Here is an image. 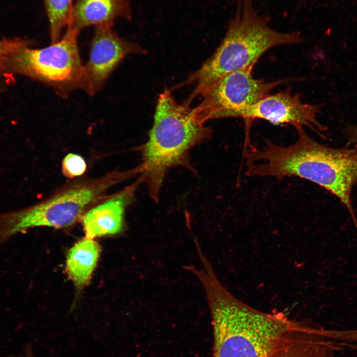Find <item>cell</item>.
I'll return each instance as SVG.
<instances>
[{
    "instance_id": "obj_5",
    "label": "cell",
    "mask_w": 357,
    "mask_h": 357,
    "mask_svg": "<svg viewBox=\"0 0 357 357\" xmlns=\"http://www.w3.org/2000/svg\"><path fill=\"white\" fill-rule=\"evenodd\" d=\"M79 32L67 27L64 35L48 47L33 49L27 40L16 38L5 59V70L45 83L63 97L81 88L84 65L77 38Z\"/></svg>"
},
{
    "instance_id": "obj_8",
    "label": "cell",
    "mask_w": 357,
    "mask_h": 357,
    "mask_svg": "<svg viewBox=\"0 0 357 357\" xmlns=\"http://www.w3.org/2000/svg\"><path fill=\"white\" fill-rule=\"evenodd\" d=\"M320 107L303 103L298 94L288 88L273 95H268L255 104L232 113L230 118H242L246 121L254 119L267 120L273 124H289L296 129L307 126L321 137L327 127L317 119Z\"/></svg>"
},
{
    "instance_id": "obj_17",
    "label": "cell",
    "mask_w": 357,
    "mask_h": 357,
    "mask_svg": "<svg viewBox=\"0 0 357 357\" xmlns=\"http://www.w3.org/2000/svg\"><path fill=\"white\" fill-rule=\"evenodd\" d=\"M343 132L346 140V146L357 148V124H348L344 127Z\"/></svg>"
},
{
    "instance_id": "obj_7",
    "label": "cell",
    "mask_w": 357,
    "mask_h": 357,
    "mask_svg": "<svg viewBox=\"0 0 357 357\" xmlns=\"http://www.w3.org/2000/svg\"><path fill=\"white\" fill-rule=\"evenodd\" d=\"M254 66L230 73L218 79L201 94L202 101L194 112L202 122L230 118L235 111L250 106L269 94L277 86L290 80L268 82L252 76Z\"/></svg>"
},
{
    "instance_id": "obj_2",
    "label": "cell",
    "mask_w": 357,
    "mask_h": 357,
    "mask_svg": "<svg viewBox=\"0 0 357 357\" xmlns=\"http://www.w3.org/2000/svg\"><path fill=\"white\" fill-rule=\"evenodd\" d=\"M206 295L213 331L212 357H266L295 321L243 304L220 283L213 270L198 275Z\"/></svg>"
},
{
    "instance_id": "obj_14",
    "label": "cell",
    "mask_w": 357,
    "mask_h": 357,
    "mask_svg": "<svg viewBox=\"0 0 357 357\" xmlns=\"http://www.w3.org/2000/svg\"><path fill=\"white\" fill-rule=\"evenodd\" d=\"M74 0H44L49 20L51 43L59 40L68 26Z\"/></svg>"
},
{
    "instance_id": "obj_4",
    "label": "cell",
    "mask_w": 357,
    "mask_h": 357,
    "mask_svg": "<svg viewBox=\"0 0 357 357\" xmlns=\"http://www.w3.org/2000/svg\"><path fill=\"white\" fill-rule=\"evenodd\" d=\"M302 40L298 32L281 33L273 30L266 20L258 15L252 0H240L218 48L184 82L195 85L186 102L190 104L222 76L254 66L260 57L271 48L297 44Z\"/></svg>"
},
{
    "instance_id": "obj_11",
    "label": "cell",
    "mask_w": 357,
    "mask_h": 357,
    "mask_svg": "<svg viewBox=\"0 0 357 357\" xmlns=\"http://www.w3.org/2000/svg\"><path fill=\"white\" fill-rule=\"evenodd\" d=\"M142 182L143 180L140 177L130 186L86 212L82 216L85 238L93 239L120 233L124 226L125 208Z\"/></svg>"
},
{
    "instance_id": "obj_3",
    "label": "cell",
    "mask_w": 357,
    "mask_h": 357,
    "mask_svg": "<svg viewBox=\"0 0 357 357\" xmlns=\"http://www.w3.org/2000/svg\"><path fill=\"white\" fill-rule=\"evenodd\" d=\"M211 135L193 108L178 103L170 90L159 95L148 139L140 147L142 161L138 166L152 199L158 201L164 178L171 169L182 167L196 174L189 152Z\"/></svg>"
},
{
    "instance_id": "obj_6",
    "label": "cell",
    "mask_w": 357,
    "mask_h": 357,
    "mask_svg": "<svg viewBox=\"0 0 357 357\" xmlns=\"http://www.w3.org/2000/svg\"><path fill=\"white\" fill-rule=\"evenodd\" d=\"M128 173L112 175L97 181L67 188L31 206L0 213V243L38 227L64 228L82 217L87 208Z\"/></svg>"
},
{
    "instance_id": "obj_1",
    "label": "cell",
    "mask_w": 357,
    "mask_h": 357,
    "mask_svg": "<svg viewBox=\"0 0 357 357\" xmlns=\"http://www.w3.org/2000/svg\"><path fill=\"white\" fill-rule=\"evenodd\" d=\"M296 142L287 146L266 140L261 148L250 145L245 151L246 175L282 179L297 177L323 187L336 196L356 223L352 191L357 183V148H334L297 128Z\"/></svg>"
},
{
    "instance_id": "obj_13",
    "label": "cell",
    "mask_w": 357,
    "mask_h": 357,
    "mask_svg": "<svg viewBox=\"0 0 357 357\" xmlns=\"http://www.w3.org/2000/svg\"><path fill=\"white\" fill-rule=\"evenodd\" d=\"M99 254L98 244L88 238L79 241L69 250L66 270L77 288H81L89 282Z\"/></svg>"
},
{
    "instance_id": "obj_9",
    "label": "cell",
    "mask_w": 357,
    "mask_h": 357,
    "mask_svg": "<svg viewBox=\"0 0 357 357\" xmlns=\"http://www.w3.org/2000/svg\"><path fill=\"white\" fill-rule=\"evenodd\" d=\"M145 53L146 51L138 44L118 36L112 26L95 27L89 59L84 65L81 88L89 95L96 94L125 58Z\"/></svg>"
},
{
    "instance_id": "obj_10",
    "label": "cell",
    "mask_w": 357,
    "mask_h": 357,
    "mask_svg": "<svg viewBox=\"0 0 357 357\" xmlns=\"http://www.w3.org/2000/svg\"><path fill=\"white\" fill-rule=\"evenodd\" d=\"M346 331H331L295 321L280 338L266 357H334L342 348Z\"/></svg>"
},
{
    "instance_id": "obj_18",
    "label": "cell",
    "mask_w": 357,
    "mask_h": 357,
    "mask_svg": "<svg viewBox=\"0 0 357 357\" xmlns=\"http://www.w3.org/2000/svg\"><path fill=\"white\" fill-rule=\"evenodd\" d=\"M22 357H36L31 346L28 345L26 347L24 355Z\"/></svg>"
},
{
    "instance_id": "obj_12",
    "label": "cell",
    "mask_w": 357,
    "mask_h": 357,
    "mask_svg": "<svg viewBox=\"0 0 357 357\" xmlns=\"http://www.w3.org/2000/svg\"><path fill=\"white\" fill-rule=\"evenodd\" d=\"M131 16L127 0H74L67 27L80 32L92 25L113 26L117 19L130 20Z\"/></svg>"
},
{
    "instance_id": "obj_15",
    "label": "cell",
    "mask_w": 357,
    "mask_h": 357,
    "mask_svg": "<svg viewBox=\"0 0 357 357\" xmlns=\"http://www.w3.org/2000/svg\"><path fill=\"white\" fill-rule=\"evenodd\" d=\"M62 168L65 176L72 178L82 175L86 170V164L80 156L70 153L63 159Z\"/></svg>"
},
{
    "instance_id": "obj_16",
    "label": "cell",
    "mask_w": 357,
    "mask_h": 357,
    "mask_svg": "<svg viewBox=\"0 0 357 357\" xmlns=\"http://www.w3.org/2000/svg\"><path fill=\"white\" fill-rule=\"evenodd\" d=\"M13 42V39L3 38L0 40V90L3 87L5 82L10 77L7 73L5 68L6 56L9 51Z\"/></svg>"
}]
</instances>
